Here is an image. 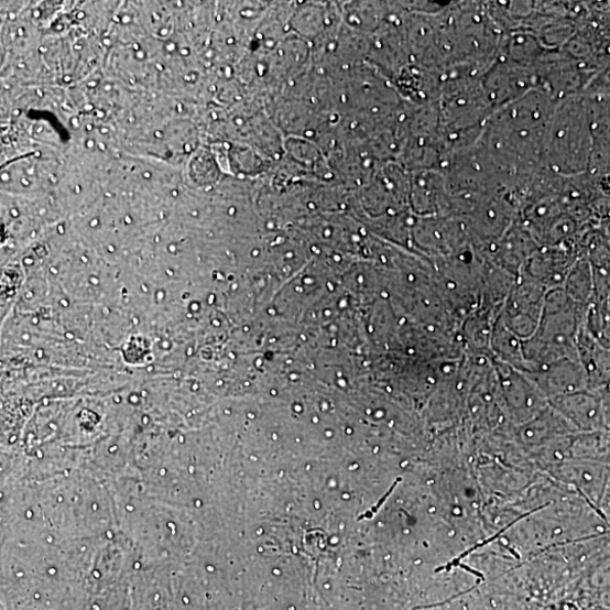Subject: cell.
Listing matches in <instances>:
<instances>
[{
    "instance_id": "5",
    "label": "cell",
    "mask_w": 610,
    "mask_h": 610,
    "mask_svg": "<svg viewBox=\"0 0 610 610\" xmlns=\"http://www.w3.org/2000/svg\"><path fill=\"white\" fill-rule=\"evenodd\" d=\"M145 178H151V174H150V173H145Z\"/></svg>"
},
{
    "instance_id": "3",
    "label": "cell",
    "mask_w": 610,
    "mask_h": 610,
    "mask_svg": "<svg viewBox=\"0 0 610 610\" xmlns=\"http://www.w3.org/2000/svg\"><path fill=\"white\" fill-rule=\"evenodd\" d=\"M580 362L587 373L589 388L595 390L610 382V348L598 341L587 329L581 328L577 338Z\"/></svg>"
},
{
    "instance_id": "1",
    "label": "cell",
    "mask_w": 610,
    "mask_h": 610,
    "mask_svg": "<svg viewBox=\"0 0 610 610\" xmlns=\"http://www.w3.org/2000/svg\"><path fill=\"white\" fill-rule=\"evenodd\" d=\"M592 148L587 96L557 101L544 142L542 167L563 178L582 176L588 172Z\"/></svg>"
},
{
    "instance_id": "4",
    "label": "cell",
    "mask_w": 610,
    "mask_h": 610,
    "mask_svg": "<svg viewBox=\"0 0 610 610\" xmlns=\"http://www.w3.org/2000/svg\"><path fill=\"white\" fill-rule=\"evenodd\" d=\"M563 290L573 301L585 307H590L595 293L592 269L582 254L566 277Z\"/></svg>"
},
{
    "instance_id": "2",
    "label": "cell",
    "mask_w": 610,
    "mask_h": 610,
    "mask_svg": "<svg viewBox=\"0 0 610 610\" xmlns=\"http://www.w3.org/2000/svg\"><path fill=\"white\" fill-rule=\"evenodd\" d=\"M547 292L541 284L520 275L505 299L499 320L520 339L531 338L541 323Z\"/></svg>"
}]
</instances>
